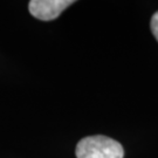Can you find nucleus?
<instances>
[{
  "mask_svg": "<svg viewBox=\"0 0 158 158\" xmlns=\"http://www.w3.org/2000/svg\"><path fill=\"white\" fill-rule=\"evenodd\" d=\"M124 150L117 141L107 136H89L77 143V158H123Z\"/></svg>",
  "mask_w": 158,
  "mask_h": 158,
  "instance_id": "obj_1",
  "label": "nucleus"
},
{
  "mask_svg": "<svg viewBox=\"0 0 158 158\" xmlns=\"http://www.w3.org/2000/svg\"><path fill=\"white\" fill-rule=\"evenodd\" d=\"M74 4L72 0H32L29 1L31 14L39 20L49 21L57 18L63 10Z\"/></svg>",
  "mask_w": 158,
  "mask_h": 158,
  "instance_id": "obj_2",
  "label": "nucleus"
},
{
  "mask_svg": "<svg viewBox=\"0 0 158 158\" xmlns=\"http://www.w3.org/2000/svg\"><path fill=\"white\" fill-rule=\"evenodd\" d=\"M151 32H152L153 36L156 38V40L158 41V12H156L151 18Z\"/></svg>",
  "mask_w": 158,
  "mask_h": 158,
  "instance_id": "obj_3",
  "label": "nucleus"
}]
</instances>
